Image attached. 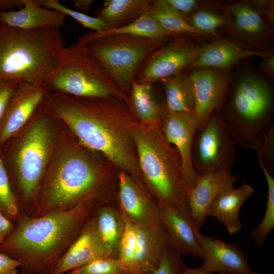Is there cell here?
Here are the masks:
<instances>
[{
    "label": "cell",
    "mask_w": 274,
    "mask_h": 274,
    "mask_svg": "<svg viewBox=\"0 0 274 274\" xmlns=\"http://www.w3.org/2000/svg\"><path fill=\"white\" fill-rule=\"evenodd\" d=\"M223 10L222 16L226 21L224 28L234 36L246 40H256L264 37L267 32L263 18L247 2L227 5Z\"/></svg>",
    "instance_id": "cell-24"
},
{
    "label": "cell",
    "mask_w": 274,
    "mask_h": 274,
    "mask_svg": "<svg viewBox=\"0 0 274 274\" xmlns=\"http://www.w3.org/2000/svg\"><path fill=\"white\" fill-rule=\"evenodd\" d=\"M167 40L118 34L78 42L104 66L121 91L127 95L143 63Z\"/></svg>",
    "instance_id": "cell-9"
},
{
    "label": "cell",
    "mask_w": 274,
    "mask_h": 274,
    "mask_svg": "<svg viewBox=\"0 0 274 274\" xmlns=\"http://www.w3.org/2000/svg\"><path fill=\"white\" fill-rule=\"evenodd\" d=\"M272 104V90L263 80L249 76L238 82L226 112L220 114L235 145L260 151L274 132Z\"/></svg>",
    "instance_id": "cell-6"
},
{
    "label": "cell",
    "mask_w": 274,
    "mask_h": 274,
    "mask_svg": "<svg viewBox=\"0 0 274 274\" xmlns=\"http://www.w3.org/2000/svg\"><path fill=\"white\" fill-rule=\"evenodd\" d=\"M236 180L231 173L226 172L197 175L188 199L190 218L197 229L204 223L216 198L223 191L233 187Z\"/></svg>",
    "instance_id": "cell-18"
},
{
    "label": "cell",
    "mask_w": 274,
    "mask_h": 274,
    "mask_svg": "<svg viewBox=\"0 0 274 274\" xmlns=\"http://www.w3.org/2000/svg\"><path fill=\"white\" fill-rule=\"evenodd\" d=\"M129 35L154 39L168 40L173 36L165 31L149 13H146L124 26L105 29L99 32L89 31L82 35L78 41L85 42L113 35Z\"/></svg>",
    "instance_id": "cell-28"
},
{
    "label": "cell",
    "mask_w": 274,
    "mask_h": 274,
    "mask_svg": "<svg viewBox=\"0 0 274 274\" xmlns=\"http://www.w3.org/2000/svg\"><path fill=\"white\" fill-rule=\"evenodd\" d=\"M193 28L207 36L211 35L219 39L221 38L217 32L220 28L225 27L226 21L222 15L209 9H198L186 19Z\"/></svg>",
    "instance_id": "cell-34"
},
{
    "label": "cell",
    "mask_w": 274,
    "mask_h": 274,
    "mask_svg": "<svg viewBox=\"0 0 274 274\" xmlns=\"http://www.w3.org/2000/svg\"><path fill=\"white\" fill-rule=\"evenodd\" d=\"M65 47L59 28L25 29L0 22V80L43 83Z\"/></svg>",
    "instance_id": "cell-5"
},
{
    "label": "cell",
    "mask_w": 274,
    "mask_h": 274,
    "mask_svg": "<svg viewBox=\"0 0 274 274\" xmlns=\"http://www.w3.org/2000/svg\"><path fill=\"white\" fill-rule=\"evenodd\" d=\"M235 144L220 113L215 110L200 129H196L191 160L197 175L217 172L231 173Z\"/></svg>",
    "instance_id": "cell-10"
},
{
    "label": "cell",
    "mask_w": 274,
    "mask_h": 274,
    "mask_svg": "<svg viewBox=\"0 0 274 274\" xmlns=\"http://www.w3.org/2000/svg\"><path fill=\"white\" fill-rule=\"evenodd\" d=\"M271 55V52L269 51L245 49L221 39L204 45L198 57L188 68L224 70L231 68L246 58L259 57L263 58Z\"/></svg>",
    "instance_id": "cell-20"
},
{
    "label": "cell",
    "mask_w": 274,
    "mask_h": 274,
    "mask_svg": "<svg viewBox=\"0 0 274 274\" xmlns=\"http://www.w3.org/2000/svg\"><path fill=\"white\" fill-rule=\"evenodd\" d=\"M48 92L42 82L18 84L2 120L0 143L14 135L35 114Z\"/></svg>",
    "instance_id": "cell-17"
},
{
    "label": "cell",
    "mask_w": 274,
    "mask_h": 274,
    "mask_svg": "<svg viewBox=\"0 0 274 274\" xmlns=\"http://www.w3.org/2000/svg\"><path fill=\"white\" fill-rule=\"evenodd\" d=\"M196 235L202 251L200 270L210 273L260 274L250 268L248 257L237 245L203 235L199 230Z\"/></svg>",
    "instance_id": "cell-15"
},
{
    "label": "cell",
    "mask_w": 274,
    "mask_h": 274,
    "mask_svg": "<svg viewBox=\"0 0 274 274\" xmlns=\"http://www.w3.org/2000/svg\"><path fill=\"white\" fill-rule=\"evenodd\" d=\"M203 46L186 38L177 36L170 43L160 47L147 57L134 79L138 82L152 84L178 74L196 59Z\"/></svg>",
    "instance_id": "cell-11"
},
{
    "label": "cell",
    "mask_w": 274,
    "mask_h": 274,
    "mask_svg": "<svg viewBox=\"0 0 274 274\" xmlns=\"http://www.w3.org/2000/svg\"><path fill=\"white\" fill-rule=\"evenodd\" d=\"M19 83L16 81L0 80V122Z\"/></svg>",
    "instance_id": "cell-39"
},
{
    "label": "cell",
    "mask_w": 274,
    "mask_h": 274,
    "mask_svg": "<svg viewBox=\"0 0 274 274\" xmlns=\"http://www.w3.org/2000/svg\"><path fill=\"white\" fill-rule=\"evenodd\" d=\"M271 25L274 23V5L273 1L254 0L247 3Z\"/></svg>",
    "instance_id": "cell-40"
},
{
    "label": "cell",
    "mask_w": 274,
    "mask_h": 274,
    "mask_svg": "<svg viewBox=\"0 0 274 274\" xmlns=\"http://www.w3.org/2000/svg\"><path fill=\"white\" fill-rule=\"evenodd\" d=\"M162 80L167 113L194 112V94L188 77L179 73Z\"/></svg>",
    "instance_id": "cell-29"
},
{
    "label": "cell",
    "mask_w": 274,
    "mask_h": 274,
    "mask_svg": "<svg viewBox=\"0 0 274 274\" xmlns=\"http://www.w3.org/2000/svg\"><path fill=\"white\" fill-rule=\"evenodd\" d=\"M253 187L243 182L238 188L226 189L216 198L208 212V216L217 219L231 235L242 229L239 213L245 201L254 193Z\"/></svg>",
    "instance_id": "cell-23"
},
{
    "label": "cell",
    "mask_w": 274,
    "mask_h": 274,
    "mask_svg": "<svg viewBox=\"0 0 274 274\" xmlns=\"http://www.w3.org/2000/svg\"><path fill=\"white\" fill-rule=\"evenodd\" d=\"M0 211L14 223L23 216L18 200L9 180L7 170L0 157Z\"/></svg>",
    "instance_id": "cell-33"
},
{
    "label": "cell",
    "mask_w": 274,
    "mask_h": 274,
    "mask_svg": "<svg viewBox=\"0 0 274 274\" xmlns=\"http://www.w3.org/2000/svg\"><path fill=\"white\" fill-rule=\"evenodd\" d=\"M119 170L102 154L72 141L47 170L32 217L90 201L116 202Z\"/></svg>",
    "instance_id": "cell-2"
},
{
    "label": "cell",
    "mask_w": 274,
    "mask_h": 274,
    "mask_svg": "<svg viewBox=\"0 0 274 274\" xmlns=\"http://www.w3.org/2000/svg\"><path fill=\"white\" fill-rule=\"evenodd\" d=\"M19 261L0 252V274H20L17 267H20Z\"/></svg>",
    "instance_id": "cell-41"
},
{
    "label": "cell",
    "mask_w": 274,
    "mask_h": 274,
    "mask_svg": "<svg viewBox=\"0 0 274 274\" xmlns=\"http://www.w3.org/2000/svg\"><path fill=\"white\" fill-rule=\"evenodd\" d=\"M131 133L146 188L158 202L190 217L181 159L176 148L165 139L161 125L149 126L136 121Z\"/></svg>",
    "instance_id": "cell-4"
},
{
    "label": "cell",
    "mask_w": 274,
    "mask_h": 274,
    "mask_svg": "<svg viewBox=\"0 0 274 274\" xmlns=\"http://www.w3.org/2000/svg\"><path fill=\"white\" fill-rule=\"evenodd\" d=\"M187 76L194 92L197 129L202 128L223 102L228 88L227 76L219 70L194 69Z\"/></svg>",
    "instance_id": "cell-14"
},
{
    "label": "cell",
    "mask_w": 274,
    "mask_h": 274,
    "mask_svg": "<svg viewBox=\"0 0 274 274\" xmlns=\"http://www.w3.org/2000/svg\"><path fill=\"white\" fill-rule=\"evenodd\" d=\"M91 215L102 238L117 258L119 244L124 228L122 212L115 202L100 200L95 202Z\"/></svg>",
    "instance_id": "cell-26"
},
{
    "label": "cell",
    "mask_w": 274,
    "mask_h": 274,
    "mask_svg": "<svg viewBox=\"0 0 274 274\" xmlns=\"http://www.w3.org/2000/svg\"><path fill=\"white\" fill-rule=\"evenodd\" d=\"M107 257L117 258L102 238L94 219L90 215L76 238L58 260L50 274H64L95 260Z\"/></svg>",
    "instance_id": "cell-13"
},
{
    "label": "cell",
    "mask_w": 274,
    "mask_h": 274,
    "mask_svg": "<svg viewBox=\"0 0 274 274\" xmlns=\"http://www.w3.org/2000/svg\"><path fill=\"white\" fill-rule=\"evenodd\" d=\"M182 255L172 245L165 251L157 267L147 274H180L186 267Z\"/></svg>",
    "instance_id": "cell-37"
},
{
    "label": "cell",
    "mask_w": 274,
    "mask_h": 274,
    "mask_svg": "<svg viewBox=\"0 0 274 274\" xmlns=\"http://www.w3.org/2000/svg\"><path fill=\"white\" fill-rule=\"evenodd\" d=\"M259 163L267 185L266 208L262 221L251 231L250 236L257 245L261 246L265 243L268 235L274 228V179L260 160Z\"/></svg>",
    "instance_id": "cell-31"
},
{
    "label": "cell",
    "mask_w": 274,
    "mask_h": 274,
    "mask_svg": "<svg viewBox=\"0 0 274 274\" xmlns=\"http://www.w3.org/2000/svg\"><path fill=\"white\" fill-rule=\"evenodd\" d=\"M23 7V0H0V10L9 11L13 8Z\"/></svg>",
    "instance_id": "cell-44"
},
{
    "label": "cell",
    "mask_w": 274,
    "mask_h": 274,
    "mask_svg": "<svg viewBox=\"0 0 274 274\" xmlns=\"http://www.w3.org/2000/svg\"><path fill=\"white\" fill-rule=\"evenodd\" d=\"M147 13L150 14L173 38L181 34L208 37L207 35L193 28L185 18L169 8L163 0L151 1Z\"/></svg>",
    "instance_id": "cell-30"
},
{
    "label": "cell",
    "mask_w": 274,
    "mask_h": 274,
    "mask_svg": "<svg viewBox=\"0 0 274 274\" xmlns=\"http://www.w3.org/2000/svg\"><path fill=\"white\" fill-rule=\"evenodd\" d=\"M150 0H107L96 12V16L112 29L129 24L147 12Z\"/></svg>",
    "instance_id": "cell-27"
},
{
    "label": "cell",
    "mask_w": 274,
    "mask_h": 274,
    "mask_svg": "<svg viewBox=\"0 0 274 274\" xmlns=\"http://www.w3.org/2000/svg\"><path fill=\"white\" fill-rule=\"evenodd\" d=\"M15 226V223L0 211V246L13 232Z\"/></svg>",
    "instance_id": "cell-42"
},
{
    "label": "cell",
    "mask_w": 274,
    "mask_h": 274,
    "mask_svg": "<svg viewBox=\"0 0 274 274\" xmlns=\"http://www.w3.org/2000/svg\"><path fill=\"white\" fill-rule=\"evenodd\" d=\"M260 67L267 76L273 77L274 75L273 55L263 58L260 62Z\"/></svg>",
    "instance_id": "cell-43"
},
{
    "label": "cell",
    "mask_w": 274,
    "mask_h": 274,
    "mask_svg": "<svg viewBox=\"0 0 274 274\" xmlns=\"http://www.w3.org/2000/svg\"><path fill=\"white\" fill-rule=\"evenodd\" d=\"M74 5L80 10L87 12L89 11L92 4V0H74L73 1Z\"/></svg>",
    "instance_id": "cell-45"
},
{
    "label": "cell",
    "mask_w": 274,
    "mask_h": 274,
    "mask_svg": "<svg viewBox=\"0 0 274 274\" xmlns=\"http://www.w3.org/2000/svg\"><path fill=\"white\" fill-rule=\"evenodd\" d=\"M66 274H131L117 258L98 259L74 269Z\"/></svg>",
    "instance_id": "cell-36"
},
{
    "label": "cell",
    "mask_w": 274,
    "mask_h": 274,
    "mask_svg": "<svg viewBox=\"0 0 274 274\" xmlns=\"http://www.w3.org/2000/svg\"><path fill=\"white\" fill-rule=\"evenodd\" d=\"M44 103L82 145L102 154L119 170L144 185L131 133L136 120L125 101L48 92Z\"/></svg>",
    "instance_id": "cell-1"
},
{
    "label": "cell",
    "mask_w": 274,
    "mask_h": 274,
    "mask_svg": "<svg viewBox=\"0 0 274 274\" xmlns=\"http://www.w3.org/2000/svg\"><path fill=\"white\" fill-rule=\"evenodd\" d=\"M43 84L48 92L77 97L127 100L104 66L78 42L64 48L58 65Z\"/></svg>",
    "instance_id": "cell-7"
},
{
    "label": "cell",
    "mask_w": 274,
    "mask_h": 274,
    "mask_svg": "<svg viewBox=\"0 0 274 274\" xmlns=\"http://www.w3.org/2000/svg\"><path fill=\"white\" fill-rule=\"evenodd\" d=\"M194 112L167 114L161 125L162 133L170 144L177 150L181 159L184 179L189 194L197 175L192 163L191 149L197 129Z\"/></svg>",
    "instance_id": "cell-16"
},
{
    "label": "cell",
    "mask_w": 274,
    "mask_h": 274,
    "mask_svg": "<svg viewBox=\"0 0 274 274\" xmlns=\"http://www.w3.org/2000/svg\"><path fill=\"white\" fill-rule=\"evenodd\" d=\"M43 103L19 142L15 156L17 199L22 216L33 215L52 148L49 110L45 103L42 107Z\"/></svg>",
    "instance_id": "cell-8"
},
{
    "label": "cell",
    "mask_w": 274,
    "mask_h": 274,
    "mask_svg": "<svg viewBox=\"0 0 274 274\" xmlns=\"http://www.w3.org/2000/svg\"><path fill=\"white\" fill-rule=\"evenodd\" d=\"M126 105L136 121L149 126L162 125L167 114L155 99L152 84L136 82L134 79L127 94Z\"/></svg>",
    "instance_id": "cell-25"
},
{
    "label": "cell",
    "mask_w": 274,
    "mask_h": 274,
    "mask_svg": "<svg viewBox=\"0 0 274 274\" xmlns=\"http://www.w3.org/2000/svg\"><path fill=\"white\" fill-rule=\"evenodd\" d=\"M136 229L139 273L147 274L157 267L165 251L172 243L161 223L153 226H136Z\"/></svg>",
    "instance_id": "cell-22"
},
{
    "label": "cell",
    "mask_w": 274,
    "mask_h": 274,
    "mask_svg": "<svg viewBox=\"0 0 274 274\" xmlns=\"http://www.w3.org/2000/svg\"><path fill=\"white\" fill-rule=\"evenodd\" d=\"M157 203L161 223L168 234L172 245L182 256L202 258V251L196 235V231L199 229L190 217L169 206Z\"/></svg>",
    "instance_id": "cell-19"
},
{
    "label": "cell",
    "mask_w": 274,
    "mask_h": 274,
    "mask_svg": "<svg viewBox=\"0 0 274 274\" xmlns=\"http://www.w3.org/2000/svg\"><path fill=\"white\" fill-rule=\"evenodd\" d=\"M66 17L59 11L41 6L37 0H23V7L17 11L0 10L1 23L25 29L60 28Z\"/></svg>",
    "instance_id": "cell-21"
},
{
    "label": "cell",
    "mask_w": 274,
    "mask_h": 274,
    "mask_svg": "<svg viewBox=\"0 0 274 274\" xmlns=\"http://www.w3.org/2000/svg\"><path fill=\"white\" fill-rule=\"evenodd\" d=\"M42 6L50 9L55 10L70 16L85 27L93 32H99L107 27V23L100 18L92 17L83 13L70 9L57 0H37Z\"/></svg>",
    "instance_id": "cell-35"
},
{
    "label": "cell",
    "mask_w": 274,
    "mask_h": 274,
    "mask_svg": "<svg viewBox=\"0 0 274 274\" xmlns=\"http://www.w3.org/2000/svg\"><path fill=\"white\" fill-rule=\"evenodd\" d=\"M116 204L122 213L138 226L161 224L157 201L145 186L119 170Z\"/></svg>",
    "instance_id": "cell-12"
},
{
    "label": "cell",
    "mask_w": 274,
    "mask_h": 274,
    "mask_svg": "<svg viewBox=\"0 0 274 274\" xmlns=\"http://www.w3.org/2000/svg\"><path fill=\"white\" fill-rule=\"evenodd\" d=\"M123 216L124 228L119 244L117 258L131 274H139L136 263V226L131 223L123 214Z\"/></svg>",
    "instance_id": "cell-32"
},
{
    "label": "cell",
    "mask_w": 274,
    "mask_h": 274,
    "mask_svg": "<svg viewBox=\"0 0 274 274\" xmlns=\"http://www.w3.org/2000/svg\"><path fill=\"white\" fill-rule=\"evenodd\" d=\"M95 202L38 217L23 216L0 246V252L20 262V274H50L90 217Z\"/></svg>",
    "instance_id": "cell-3"
},
{
    "label": "cell",
    "mask_w": 274,
    "mask_h": 274,
    "mask_svg": "<svg viewBox=\"0 0 274 274\" xmlns=\"http://www.w3.org/2000/svg\"><path fill=\"white\" fill-rule=\"evenodd\" d=\"M180 274H234L230 273H213L207 272L200 270L199 268H191L185 267Z\"/></svg>",
    "instance_id": "cell-46"
},
{
    "label": "cell",
    "mask_w": 274,
    "mask_h": 274,
    "mask_svg": "<svg viewBox=\"0 0 274 274\" xmlns=\"http://www.w3.org/2000/svg\"><path fill=\"white\" fill-rule=\"evenodd\" d=\"M172 10L185 19L199 8V2L196 0H163Z\"/></svg>",
    "instance_id": "cell-38"
}]
</instances>
